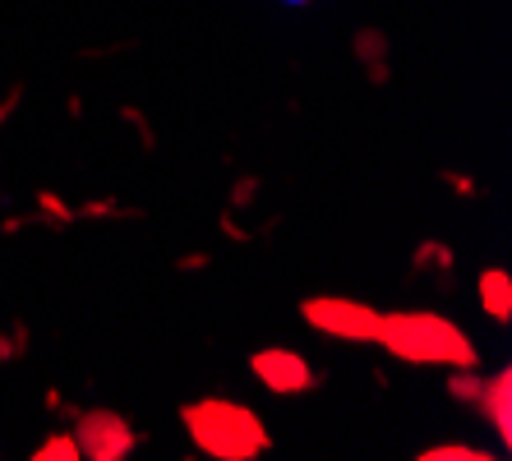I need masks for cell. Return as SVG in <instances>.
<instances>
[{
    "instance_id": "obj_19",
    "label": "cell",
    "mask_w": 512,
    "mask_h": 461,
    "mask_svg": "<svg viewBox=\"0 0 512 461\" xmlns=\"http://www.w3.org/2000/svg\"><path fill=\"white\" fill-rule=\"evenodd\" d=\"M222 231H227V236L236 240V245H250V240H254V231H240L236 217H231V213H222Z\"/></svg>"
},
{
    "instance_id": "obj_11",
    "label": "cell",
    "mask_w": 512,
    "mask_h": 461,
    "mask_svg": "<svg viewBox=\"0 0 512 461\" xmlns=\"http://www.w3.org/2000/svg\"><path fill=\"white\" fill-rule=\"evenodd\" d=\"M416 461H494V452L476 448V443H434V448L416 452Z\"/></svg>"
},
{
    "instance_id": "obj_4",
    "label": "cell",
    "mask_w": 512,
    "mask_h": 461,
    "mask_svg": "<svg viewBox=\"0 0 512 461\" xmlns=\"http://www.w3.org/2000/svg\"><path fill=\"white\" fill-rule=\"evenodd\" d=\"M74 443L88 461H125L139 448V429L120 411H74Z\"/></svg>"
},
{
    "instance_id": "obj_14",
    "label": "cell",
    "mask_w": 512,
    "mask_h": 461,
    "mask_svg": "<svg viewBox=\"0 0 512 461\" xmlns=\"http://www.w3.org/2000/svg\"><path fill=\"white\" fill-rule=\"evenodd\" d=\"M74 217H143L139 208H120L116 199H88L74 208Z\"/></svg>"
},
{
    "instance_id": "obj_2",
    "label": "cell",
    "mask_w": 512,
    "mask_h": 461,
    "mask_svg": "<svg viewBox=\"0 0 512 461\" xmlns=\"http://www.w3.org/2000/svg\"><path fill=\"white\" fill-rule=\"evenodd\" d=\"M180 429L190 443L213 461H259L273 448V434L263 425V415L231 397H199L180 406Z\"/></svg>"
},
{
    "instance_id": "obj_15",
    "label": "cell",
    "mask_w": 512,
    "mask_h": 461,
    "mask_svg": "<svg viewBox=\"0 0 512 461\" xmlns=\"http://www.w3.org/2000/svg\"><path fill=\"white\" fill-rule=\"evenodd\" d=\"M19 355H28V328L24 323H14L10 332H0V365H5V360H19Z\"/></svg>"
},
{
    "instance_id": "obj_24",
    "label": "cell",
    "mask_w": 512,
    "mask_h": 461,
    "mask_svg": "<svg viewBox=\"0 0 512 461\" xmlns=\"http://www.w3.org/2000/svg\"><path fill=\"white\" fill-rule=\"evenodd\" d=\"M65 111H70V116L79 120V116H84V97H70V102H65Z\"/></svg>"
},
{
    "instance_id": "obj_22",
    "label": "cell",
    "mask_w": 512,
    "mask_h": 461,
    "mask_svg": "<svg viewBox=\"0 0 512 461\" xmlns=\"http://www.w3.org/2000/svg\"><path fill=\"white\" fill-rule=\"evenodd\" d=\"M47 411L51 415H74V406H65V397H60L56 388H47Z\"/></svg>"
},
{
    "instance_id": "obj_12",
    "label": "cell",
    "mask_w": 512,
    "mask_h": 461,
    "mask_svg": "<svg viewBox=\"0 0 512 461\" xmlns=\"http://www.w3.org/2000/svg\"><path fill=\"white\" fill-rule=\"evenodd\" d=\"M33 461H79V443H74V434L56 429L33 448Z\"/></svg>"
},
{
    "instance_id": "obj_21",
    "label": "cell",
    "mask_w": 512,
    "mask_h": 461,
    "mask_svg": "<svg viewBox=\"0 0 512 461\" xmlns=\"http://www.w3.org/2000/svg\"><path fill=\"white\" fill-rule=\"evenodd\" d=\"M208 263H213V254H185L176 268H180V272H199V268H208Z\"/></svg>"
},
{
    "instance_id": "obj_13",
    "label": "cell",
    "mask_w": 512,
    "mask_h": 461,
    "mask_svg": "<svg viewBox=\"0 0 512 461\" xmlns=\"http://www.w3.org/2000/svg\"><path fill=\"white\" fill-rule=\"evenodd\" d=\"M480 388H485V379H480L476 369H448V397L462 406H476Z\"/></svg>"
},
{
    "instance_id": "obj_5",
    "label": "cell",
    "mask_w": 512,
    "mask_h": 461,
    "mask_svg": "<svg viewBox=\"0 0 512 461\" xmlns=\"http://www.w3.org/2000/svg\"><path fill=\"white\" fill-rule=\"evenodd\" d=\"M250 374L273 392V397H300L319 388V369L291 346H263L250 355Z\"/></svg>"
},
{
    "instance_id": "obj_7",
    "label": "cell",
    "mask_w": 512,
    "mask_h": 461,
    "mask_svg": "<svg viewBox=\"0 0 512 461\" xmlns=\"http://www.w3.org/2000/svg\"><path fill=\"white\" fill-rule=\"evenodd\" d=\"M476 296H480V309H485L494 323H508L512 319V277L503 268H480Z\"/></svg>"
},
{
    "instance_id": "obj_23",
    "label": "cell",
    "mask_w": 512,
    "mask_h": 461,
    "mask_svg": "<svg viewBox=\"0 0 512 461\" xmlns=\"http://www.w3.org/2000/svg\"><path fill=\"white\" fill-rule=\"evenodd\" d=\"M19 231H24V217H5L0 222V236H19Z\"/></svg>"
},
{
    "instance_id": "obj_20",
    "label": "cell",
    "mask_w": 512,
    "mask_h": 461,
    "mask_svg": "<svg viewBox=\"0 0 512 461\" xmlns=\"http://www.w3.org/2000/svg\"><path fill=\"white\" fill-rule=\"evenodd\" d=\"M19 97H24V83H14V88H10V97L0 102V125H5V120H10V111L19 107Z\"/></svg>"
},
{
    "instance_id": "obj_17",
    "label": "cell",
    "mask_w": 512,
    "mask_h": 461,
    "mask_svg": "<svg viewBox=\"0 0 512 461\" xmlns=\"http://www.w3.org/2000/svg\"><path fill=\"white\" fill-rule=\"evenodd\" d=\"M439 180H443V185H453L457 199H476V194H480V185H476L471 176H462V171H443Z\"/></svg>"
},
{
    "instance_id": "obj_25",
    "label": "cell",
    "mask_w": 512,
    "mask_h": 461,
    "mask_svg": "<svg viewBox=\"0 0 512 461\" xmlns=\"http://www.w3.org/2000/svg\"><path fill=\"white\" fill-rule=\"evenodd\" d=\"M286 5H310V0H286Z\"/></svg>"
},
{
    "instance_id": "obj_1",
    "label": "cell",
    "mask_w": 512,
    "mask_h": 461,
    "mask_svg": "<svg viewBox=\"0 0 512 461\" xmlns=\"http://www.w3.org/2000/svg\"><path fill=\"white\" fill-rule=\"evenodd\" d=\"M374 342L383 351L402 360V365H434V369H476L480 351L471 342V332L448 314L434 309H393L379 314V332Z\"/></svg>"
},
{
    "instance_id": "obj_3",
    "label": "cell",
    "mask_w": 512,
    "mask_h": 461,
    "mask_svg": "<svg viewBox=\"0 0 512 461\" xmlns=\"http://www.w3.org/2000/svg\"><path fill=\"white\" fill-rule=\"evenodd\" d=\"M379 314L383 309L365 305V300H351V296H310L300 300V319L305 328L333 337V342H351V346H365L374 342L379 332Z\"/></svg>"
},
{
    "instance_id": "obj_6",
    "label": "cell",
    "mask_w": 512,
    "mask_h": 461,
    "mask_svg": "<svg viewBox=\"0 0 512 461\" xmlns=\"http://www.w3.org/2000/svg\"><path fill=\"white\" fill-rule=\"evenodd\" d=\"M476 411L494 425V434H499L503 448H512V369L489 374L485 388H480V397H476Z\"/></svg>"
},
{
    "instance_id": "obj_10",
    "label": "cell",
    "mask_w": 512,
    "mask_h": 461,
    "mask_svg": "<svg viewBox=\"0 0 512 461\" xmlns=\"http://www.w3.org/2000/svg\"><path fill=\"white\" fill-rule=\"evenodd\" d=\"M37 222H47L51 231H65V226H74L79 217H74V208L60 199L56 190H37Z\"/></svg>"
},
{
    "instance_id": "obj_8",
    "label": "cell",
    "mask_w": 512,
    "mask_h": 461,
    "mask_svg": "<svg viewBox=\"0 0 512 461\" xmlns=\"http://www.w3.org/2000/svg\"><path fill=\"white\" fill-rule=\"evenodd\" d=\"M356 60L365 65L370 83H388V37L379 28H360L356 33Z\"/></svg>"
},
{
    "instance_id": "obj_16",
    "label": "cell",
    "mask_w": 512,
    "mask_h": 461,
    "mask_svg": "<svg viewBox=\"0 0 512 461\" xmlns=\"http://www.w3.org/2000/svg\"><path fill=\"white\" fill-rule=\"evenodd\" d=\"M120 116L130 120V125H134V134H139V143H143V148H148V153H153V148H157V134L148 130V116H143L139 107H125V111H120Z\"/></svg>"
},
{
    "instance_id": "obj_18",
    "label": "cell",
    "mask_w": 512,
    "mask_h": 461,
    "mask_svg": "<svg viewBox=\"0 0 512 461\" xmlns=\"http://www.w3.org/2000/svg\"><path fill=\"white\" fill-rule=\"evenodd\" d=\"M254 190H259V180H254V176H240L236 180V194H231V208H245V203L254 199Z\"/></svg>"
},
{
    "instance_id": "obj_9",
    "label": "cell",
    "mask_w": 512,
    "mask_h": 461,
    "mask_svg": "<svg viewBox=\"0 0 512 461\" xmlns=\"http://www.w3.org/2000/svg\"><path fill=\"white\" fill-rule=\"evenodd\" d=\"M453 245H439V240H420L416 254H411V272H439L443 282H453Z\"/></svg>"
}]
</instances>
